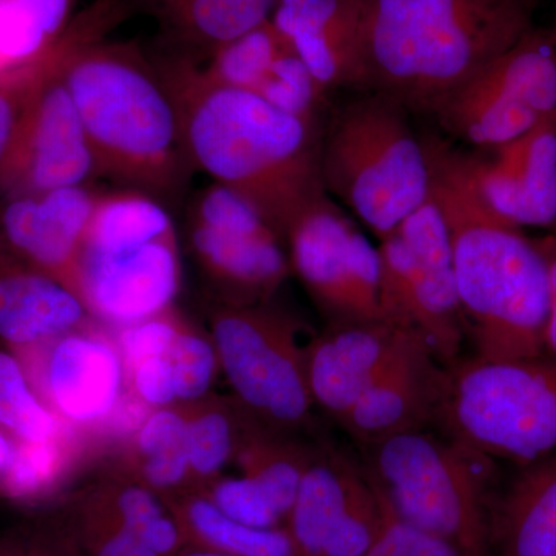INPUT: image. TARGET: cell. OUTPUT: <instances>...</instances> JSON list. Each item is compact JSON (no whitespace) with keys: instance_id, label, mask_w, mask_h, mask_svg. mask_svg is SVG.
Returning <instances> with one entry per match:
<instances>
[{"instance_id":"obj_23","label":"cell","mask_w":556,"mask_h":556,"mask_svg":"<svg viewBox=\"0 0 556 556\" xmlns=\"http://www.w3.org/2000/svg\"><path fill=\"white\" fill-rule=\"evenodd\" d=\"M497 556H556V453L529 464L493 507Z\"/></svg>"},{"instance_id":"obj_38","label":"cell","mask_w":556,"mask_h":556,"mask_svg":"<svg viewBox=\"0 0 556 556\" xmlns=\"http://www.w3.org/2000/svg\"><path fill=\"white\" fill-rule=\"evenodd\" d=\"M199 492L218 508L226 517L258 529L283 527V518L270 503L269 497L251 479L222 477L203 486Z\"/></svg>"},{"instance_id":"obj_41","label":"cell","mask_w":556,"mask_h":556,"mask_svg":"<svg viewBox=\"0 0 556 556\" xmlns=\"http://www.w3.org/2000/svg\"><path fill=\"white\" fill-rule=\"evenodd\" d=\"M383 503V500H382ZM364 556H467L444 538L396 517L383 503V522Z\"/></svg>"},{"instance_id":"obj_29","label":"cell","mask_w":556,"mask_h":556,"mask_svg":"<svg viewBox=\"0 0 556 556\" xmlns=\"http://www.w3.org/2000/svg\"><path fill=\"white\" fill-rule=\"evenodd\" d=\"M182 407L190 490H200L222 477L226 466L236 459L248 413L236 399L212 393Z\"/></svg>"},{"instance_id":"obj_19","label":"cell","mask_w":556,"mask_h":556,"mask_svg":"<svg viewBox=\"0 0 556 556\" xmlns=\"http://www.w3.org/2000/svg\"><path fill=\"white\" fill-rule=\"evenodd\" d=\"M98 197L73 186L0 199V247L78 295L80 247Z\"/></svg>"},{"instance_id":"obj_37","label":"cell","mask_w":556,"mask_h":556,"mask_svg":"<svg viewBox=\"0 0 556 556\" xmlns=\"http://www.w3.org/2000/svg\"><path fill=\"white\" fill-rule=\"evenodd\" d=\"M167 357L174 371L178 404H190L211 394L218 371H222L211 334H204L186 320Z\"/></svg>"},{"instance_id":"obj_16","label":"cell","mask_w":556,"mask_h":556,"mask_svg":"<svg viewBox=\"0 0 556 556\" xmlns=\"http://www.w3.org/2000/svg\"><path fill=\"white\" fill-rule=\"evenodd\" d=\"M382 522V497L364 464L320 444L283 526L298 555L364 556Z\"/></svg>"},{"instance_id":"obj_45","label":"cell","mask_w":556,"mask_h":556,"mask_svg":"<svg viewBox=\"0 0 556 556\" xmlns=\"http://www.w3.org/2000/svg\"><path fill=\"white\" fill-rule=\"evenodd\" d=\"M175 2H178V0H139V3L153 14L160 13L161 10L167 9Z\"/></svg>"},{"instance_id":"obj_24","label":"cell","mask_w":556,"mask_h":556,"mask_svg":"<svg viewBox=\"0 0 556 556\" xmlns=\"http://www.w3.org/2000/svg\"><path fill=\"white\" fill-rule=\"evenodd\" d=\"M113 456L110 470L163 497L190 490L182 404L150 409L130 437L113 450Z\"/></svg>"},{"instance_id":"obj_39","label":"cell","mask_w":556,"mask_h":556,"mask_svg":"<svg viewBox=\"0 0 556 556\" xmlns=\"http://www.w3.org/2000/svg\"><path fill=\"white\" fill-rule=\"evenodd\" d=\"M185 324V316L172 306L156 316L112 328L126 371L148 358L166 356Z\"/></svg>"},{"instance_id":"obj_1","label":"cell","mask_w":556,"mask_h":556,"mask_svg":"<svg viewBox=\"0 0 556 556\" xmlns=\"http://www.w3.org/2000/svg\"><path fill=\"white\" fill-rule=\"evenodd\" d=\"M130 7L94 0L73 17L61 75L72 94L98 177L178 200L193 174L181 119L155 60L135 42L105 39Z\"/></svg>"},{"instance_id":"obj_33","label":"cell","mask_w":556,"mask_h":556,"mask_svg":"<svg viewBox=\"0 0 556 556\" xmlns=\"http://www.w3.org/2000/svg\"><path fill=\"white\" fill-rule=\"evenodd\" d=\"M289 49L288 40L268 21L215 50L203 72L222 86L255 93L278 58Z\"/></svg>"},{"instance_id":"obj_7","label":"cell","mask_w":556,"mask_h":556,"mask_svg":"<svg viewBox=\"0 0 556 556\" xmlns=\"http://www.w3.org/2000/svg\"><path fill=\"white\" fill-rule=\"evenodd\" d=\"M365 448L364 468L396 517L489 556L493 459L447 434L409 431Z\"/></svg>"},{"instance_id":"obj_27","label":"cell","mask_w":556,"mask_h":556,"mask_svg":"<svg viewBox=\"0 0 556 556\" xmlns=\"http://www.w3.org/2000/svg\"><path fill=\"white\" fill-rule=\"evenodd\" d=\"M278 0H178L155 16L172 39L181 46L178 53L211 56L230 40L240 38L270 21Z\"/></svg>"},{"instance_id":"obj_46","label":"cell","mask_w":556,"mask_h":556,"mask_svg":"<svg viewBox=\"0 0 556 556\" xmlns=\"http://www.w3.org/2000/svg\"><path fill=\"white\" fill-rule=\"evenodd\" d=\"M178 556H233L219 554V552L206 551V548L185 547Z\"/></svg>"},{"instance_id":"obj_12","label":"cell","mask_w":556,"mask_h":556,"mask_svg":"<svg viewBox=\"0 0 556 556\" xmlns=\"http://www.w3.org/2000/svg\"><path fill=\"white\" fill-rule=\"evenodd\" d=\"M556 113V28H529L430 110L439 129L468 148L514 141Z\"/></svg>"},{"instance_id":"obj_13","label":"cell","mask_w":556,"mask_h":556,"mask_svg":"<svg viewBox=\"0 0 556 556\" xmlns=\"http://www.w3.org/2000/svg\"><path fill=\"white\" fill-rule=\"evenodd\" d=\"M188 236L215 303L269 302L292 273L283 239L251 201L218 182L193 197Z\"/></svg>"},{"instance_id":"obj_18","label":"cell","mask_w":556,"mask_h":556,"mask_svg":"<svg viewBox=\"0 0 556 556\" xmlns=\"http://www.w3.org/2000/svg\"><path fill=\"white\" fill-rule=\"evenodd\" d=\"M448 369L426 340L409 332L390 364L339 426L364 447L437 422Z\"/></svg>"},{"instance_id":"obj_35","label":"cell","mask_w":556,"mask_h":556,"mask_svg":"<svg viewBox=\"0 0 556 556\" xmlns=\"http://www.w3.org/2000/svg\"><path fill=\"white\" fill-rule=\"evenodd\" d=\"M0 556H84L61 503L0 530Z\"/></svg>"},{"instance_id":"obj_31","label":"cell","mask_w":556,"mask_h":556,"mask_svg":"<svg viewBox=\"0 0 556 556\" xmlns=\"http://www.w3.org/2000/svg\"><path fill=\"white\" fill-rule=\"evenodd\" d=\"M76 0H0V73L42 60L72 24Z\"/></svg>"},{"instance_id":"obj_40","label":"cell","mask_w":556,"mask_h":556,"mask_svg":"<svg viewBox=\"0 0 556 556\" xmlns=\"http://www.w3.org/2000/svg\"><path fill=\"white\" fill-rule=\"evenodd\" d=\"M60 42L42 60L33 62L27 67L0 73V164L5 159L22 112L30 100L33 91L56 61Z\"/></svg>"},{"instance_id":"obj_6","label":"cell","mask_w":556,"mask_h":556,"mask_svg":"<svg viewBox=\"0 0 556 556\" xmlns=\"http://www.w3.org/2000/svg\"><path fill=\"white\" fill-rule=\"evenodd\" d=\"M177 229L163 201L135 189L100 192L78 262L90 316L126 327L175 306L181 288Z\"/></svg>"},{"instance_id":"obj_44","label":"cell","mask_w":556,"mask_h":556,"mask_svg":"<svg viewBox=\"0 0 556 556\" xmlns=\"http://www.w3.org/2000/svg\"><path fill=\"white\" fill-rule=\"evenodd\" d=\"M17 448H20V439L14 438L5 428L0 427V484L13 466Z\"/></svg>"},{"instance_id":"obj_14","label":"cell","mask_w":556,"mask_h":556,"mask_svg":"<svg viewBox=\"0 0 556 556\" xmlns=\"http://www.w3.org/2000/svg\"><path fill=\"white\" fill-rule=\"evenodd\" d=\"M285 243L292 273L327 325L386 318L379 249L329 195L314 201L292 222Z\"/></svg>"},{"instance_id":"obj_26","label":"cell","mask_w":556,"mask_h":556,"mask_svg":"<svg viewBox=\"0 0 556 556\" xmlns=\"http://www.w3.org/2000/svg\"><path fill=\"white\" fill-rule=\"evenodd\" d=\"M320 444H309L300 434L283 433L263 426L248 415L233 460L240 467L241 475L262 489L283 521H287L303 475L316 457Z\"/></svg>"},{"instance_id":"obj_4","label":"cell","mask_w":556,"mask_h":556,"mask_svg":"<svg viewBox=\"0 0 556 556\" xmlns=\"http://www.w3.org/2000/svg\"><path fill=\"white\" fill-rule=\"evenodd\" d=\"M437 197L452 233L460 308L477 357L544 356L548 268L536 240L486 214L450 169L433 138H422Z\"/></svg>"},{"instance_id":"obj_43","label":"cell","mask_w":556,"mask_h":556,"mask_svg":"<svg viewBox=\"0 0 556 556\" xmlns=\"http://www.w3.org/2000/svg\"><path fill=\"white\" fill-rule=\"evenodd\" d=\"M548 268V314L544 332V357L556 364V236L535 239Z\"/></svg>"},{"instance_id":"obj_11","label":"cell","mask_w":556,"mask_h":556,"mask_svg":"<svg viewBox=\"0 0 556 556\" xmlns=\"http://www.w3.org/2000/svg\"><path fill=\"white\" fill-rule=\"evenodd\" d=\"M378 249L383 316L419 334L439 362L452 367L467 324L457 295L452 233L439 201L430 193Z\"/></svg>"},{"instance_id":"obj_21","label":"cell","mask_w":556,"mask_h":556,"mask_svg":"<svg viewBox=\"0 0 556 556\" xmlns=\"http://www.w3.org/2000/svg\"><path fill=\"white\" fill-rule=\"evenodd\" d=\"M270 22L325 93L361 90L358 0H278Z\"/></svg>"},{"instance_id":"obj_25","label":"cell","mask_w":556,"mask_h":556,"mask_svg":"<svg viewBox=\"0 0 556 556\" xmlns=\"http://www.w3.org/2000/svg\"><path fill=\"white\" fill-rule=\"evenodd\" d=\"M104 452L93 439L67 427L60 437L22 442L0 484V497L24 507L49 506L84 464Z\"/></svg>"},{"instance_id":"obj_28","label":"cell","mask_w":556,"mask_h":556,"mask_svg":"<svg viewBox=\"0 0 556 556\" xmlns=\"http://www.w3.org/2000/svg\"><path fill=\"white\" fill-rule=\"evenodd\" d=\"M164 500L177 517L186 547L233 556H299L285 527L258 529L236 521L199 490H186Z\"/></svg>"},{"instance_id":"obj_9","label":"cell","mask_w":556,"mask_h":556,"mask_svg":"<svg viewBox=\"0 0 556 556\" xmlns=\"http://www.w3.org/2000/svg\"><path fill=\"white\" fill-rule=\"evenodd\" d=\"M211 338L232 397L263 426L300 434L314 427L299 321L273 300L211 306Z\"/></svg>"},{"instance_id":"obj_42","label":"cell","mask_w":556,"mask_h":556,"mask_svg":"<svg viewBox=\"0 0 556 556\" xmlns=\"http://www.w3.org/2000/svg\"><path fill=\"white\" fill-rule=\"evenodd\" d=\"M129 396L148 409L178 405L177 388L169 357L148 358L127 371Z\"/></svg>"},{"instance_id":"obj_10","label":"cell","mask_w":556,"mask_h":556,"mask_svg":"<svg viewBox=\"0 0 556 556\" xmlns=\"http://www.w3.org/2000/svg\"><path fill=\"white\" fill-rule=\"evenodd\" d=\"M14 354L43 404L104 450L118 447L150 412L129 396L113 329L94 318Z\"/></svg>"},{"instance_id":"obj_32","label":"cell","mask_w":556,"mask_h":556,"mask_svg":"<svg viewBox=\"0 0 556 556\" xmlns=\"http://www.w3.org/2000/svg\"><path fill=\"white\" fill-rule=\"evenodd\" d=\"M0 427L22 442L49 441L67 426L36 393L21 358L0 346Z\"/></svg>"},{"instance_id":"obj_8","label":"cell","mask_w":556,"mask_h":556,"mask_svg":"<svg viewBox=\"0 0 556 556\" xmlns=\"http://www.w3.org/2000/svg\"><path fill=\"white\" fill-rule=\"evenodd\" d=\"M437 416L442 433L492 459L526 467L556 453V364L551 358L447 367Z\"/></svg>"},{"instance_id":"obj_30","label":"cell","mask_w":556,"mask_h":556,"mask_svg":"<svg viewBox=\"0 0 556 556\" xmlns=\"http://www.w3.org/2000/svg\"><path fill=\"white\" fill-rule=\"evenodd\" d=\"M121 525L159 556H178L186 547L177 517L159 493L110 470L87 486Z\"/></svg>"},{"instance_id":"obj_34","label":"cell","mask_w":556,"mask_h":556,"mask_svg":"<svg viewBox=\"0 0 556 556\" xmlns=\"http://www.w3.org/2000/svg\"><path fill=\"white\" fill-rule=\"evenodd\" d=\"M61 506L84 556H159L121 525L87 486Z\"/></svg>"},{"instance_id":"obj_20","label":"cell","mask_w":556,"mask_h":556,"mask_svg":"<svg viewBox=\"0 0 556 556\" xmlns=\"http://www.w3.org/2000/svg\"><path fill=\"white\" fill-rule=\"evenodd\" d=\"M409 332L386 318L328 324L305 346L314 407L339 424L379 378Z\"/></svg>"},{"instance_id":"obj_36","label":"cell","mask_w":556,"mask_h":556,"mask_svg":"<svg viewBox=\"0 0 556 556\" xmlns=\"http://www.w3.org/2000/svg\"><path fill=\"white\" fill-rule=\"evenodd\" d=\"M255 94L281 112L306 119H321L328 98L292 49L278 58Z\"/></svg>"},{"instance_id":"obj_2","label":"cell","mask_w":556,"mask_h":556,"mask_svg":"<svg viewBox=\"0 0 556 556\" xmlns=\"http://www.w3.org/2000/svg\"><path fill=\"white\" fill-rule=\"evenodd\" d=\"M155 64L177 104L195 170L251 201L285 241L292 222L328 195L320 169L324 121L289 115L252 91L214 83L186 54Z\"/></svg>"},{"instance_id":"obj_3","label":"cell","mask_w":556,"mask_h":556,"mask_svg":"<svg viewBox=\"0 0 556 556\" xmlns=\"http://www.w3.org/2000/svg\"><path fill=\"white\" fill-rule=\"evenodd\" d=\"M361 90L428 115L529 28L527 0H358Z\"/></svg>"},{"instance_id":"obj_22","label":"cell","mask_w":556,"mask_h":556,"mask_svg":"<svg viewBox=\"0 0 556 556\" xmlns=\"http://www.w3.org/2000/svg\"><path fill=\"white\" fill-rule=\"evenodd\" d=\"M91 318L72 289L0 247V346L17 353Z\"/></svg>"},{"instance_id":"obj_47","label":"cell","mask_w":556,"mask_h":556,"mask_svg":"<svg viewBox=\"0 0 556 556\" xmlns=\"http://www.w3.org/2000/svg\"><path fill=\"white\" fill-rule=\"evenodd\" d=\"M527 2H529V0H527Z\"/></svg>"},{"instance_id":"obj_5","label":"cell","mask_w":556,"mask_h":556,"mask_svg":"<svg viewBox=\"0 0 556 556\" xmlns=\"http://www.w3.org/2000/svg\"><path fill=\"white\" fill-rule=\"evenodd\" d=\"M357 91L324 121L321 181L383 240L430 195V161L404 105Z\"/></svg>"},{"instance_id":"obj_15","label":"cell","mask_w":556,"mask_h":556,"mask_svg":"<svg viewBox=\"0 0 556 556\" xmlns=\"http://www.w3.org/2000/svg\"><path fill=\"white\" fill-rule=\"evenodd\" d=\"M70 27L56 61L25 105L0 164V199L90 186L98 169L83 121L61 75Z\"/></svg>"},{"instance_id":"obj_17","label":"cell","mask_w":556,"mask_h":556,"mask_svg":"<svg viewBox=\"0 0 556 556\" xmlns=\"http://www.w3.org/2000/svg\"><path fill=\"white\" fill-rule=\"evenodd\" d=\"M434 141L486 214L518 229L556 226V113L493 149L463 152Z\"/></svg>"}]
</instances>
